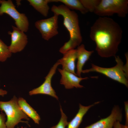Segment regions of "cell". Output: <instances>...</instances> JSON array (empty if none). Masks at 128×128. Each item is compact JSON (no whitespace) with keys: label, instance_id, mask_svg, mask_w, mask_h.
Segmentation results:
<instances>
[{"label":"cell","instance_id":"1","mask_svg":"<svg viewBox=\"0 0 128 128\" xmlns=\"http://www.w3.org/2000/svg\"><path fill=\"white\" fill-rule=\"evenodd\" d=\"M123 31L119 24L107 17H99L91 27L90 37L96 44V50L103 57L116 56Z\"/></svg>","mask_w":128,"mask_h":128},{"label":"cell","instance_id":"2","mask_svg":"<svg viewBox=\"0 0 128 128\" xmlns=\"http://www.w3.org/2000/svg\"><path fill=\"white\" fill-rule=\"evenodd\" d=\"M51 11L54 14L61 15L63 17V23L69 32L70 39L60 48L59 51L63 54L80 45L82 40L79 25L78 16L74 11L71 10L64 5H53Z\"/></svg>","mask_w":128,"mask_h":128},{"label":"cell","instance_id":"3","mask_svg":"<svg viewBox=\"0 0 128 128\" xmlns=\"http://www.w3.org/2000/svg\"><path fill=\"white\" fill-rule=\"evenodd\" d=\"M115 57L117 64L114 67L109 68L102 67L91 64V68L83 70L82 73H84L92 72H98L128 87V61L124 65L123 62L119 56H115Z\"/></svg>","mask_w":128,"mask_h":128},{"label":"cell","instance_id":"4","mask_svg":"<svg viewBox=\"0 0 128 128\" xmlns=\"http://www.w3.org/2000/svg\"><path fill=\"white\" fill-rule=\"evenodd\" d=\"M17 98L15 96L8 101H0V109L5 112L7 118L5 122L7 128H14L20 122L28 123L27 122L21 120L29 119V117L22 111L19 106Z\"/></svg>","mask_w":128,"mask_h":128},{"label":"cell","instance_id":"5","mask_svg":"<svg viewBox=\"0 0 128 128\" xmlns=\"http://www.w3.org/2000/svg\"><path fill=\"white\" fill-rule=\"evenodd\" d=\"M94 13L100 17L116 14L119 17H125L128 13V0H101Z\"/></svg>","mask_w":128,"mask_h":128},{"label":"cell","instance_id":"6","mask_svg":"<svg viewBox=\"0 0 128 128\" xmlns=\"http://www.w3.org/2000/svg\"><path fill=\"white\" fill-rule=\"evenodd\" d=\"M6 14L14 20L16 27L25 32L28 29L29 22L25 14L19 12L11 0H1L0 6V16Z\"/></svg>","mask_w":128,"mask_h":128},{"label":"cell","instance_id":"7","mask_svg":"<svg viewBox=\"0 0 128 128\" xmlns=\"http://www.w3.org/2000/svg\"><path fill=\"white\" fill-rule=\"evenodd\" d=\"M59 15L54 14L49 18L36 22L35 26L41 33L42 38L48 41L58 34V20Z\"/></svg>","mask_w":128,"mask_h":128},{"label":"cell","instance_id":"8","mask_svg":"<svg viewBox=\"0 0 128 128\" xmlns=\"http://www.w3.org/2000/svg\"><path fill=\"white\" fill-rule=\"evenodd\" d=\"M59 65L58 61L54 64L45 78V80L43 83L39 87L30 91L29 94L30 95L37 94L46 95L51 96L58 100V98L51 86V81L52 77L55 73L57 68Z\"/></svg>","mask_w":128,"mask_h":128},{"label":"cell","instance_id":"9","mask_svg":"<svg viewBox=\"0 0 128 128\" xmlns=\"http://www.w3.org/2000/svg\"><path fill=\"white\" fill-rule=\"evenodd\" d=\"M12 32L8 33L11 36V41L9 48L12 53H16L23 50L27 45L28 39L24 32L13 26Z\"/></svg>","mask_w":128,"mask_h":128},{"label":"cell","instance_id":"10","mask_svg":"<svg viewBox=\"0 0 128 128\" xmlns=\"http://www.w3.org/2000/svg\"><path fill=\"white\" fill-rule=\"evenodd\" d=\"M122 118L121 110L118 106H115L108 116L84 128H113L114 123L117 121L121 122Z\"/></svg>","mask_w":128,"mask_h":128},{"label":"cell","instance_id":"11","mask_svg":"<svg viewBox=\"0 0 128 128\" xmlns=\"http://www.w3.org/2000/svg\"><path fill=\"white\" fill-rule=\"evenodd\" d=\"M58 70L61 75L60 83L64 85L66 89H72L74 87H83V86L80 84V82L82 80L88 78L87 77L82 78L78 77L74 74L63 69H59Z\"/></svg>","mask_w":128,"mask_h":128},{"label":"cell","instance_id":"12","mask_svg":"<svg viewBox=\"0 0 128 128\" xmlns=\"http://www.w3.org/2000/svg\"><path fill=\"white\" fill-rule=\"evenodd\" d=\"M63 54L62 58L58 61L62 65V69L77 76L75 71V61L77 59L76 49L70 50Z\"/></svg>","mask_w":128,"mask_h":128},{"label":"cell","instance_id":"13","mask_svg":"<svg viewBox=\"0 0 128 128\" xmlns=\"http://www.w3.org/2000/svg\"><path fill=\"white\" fill-rule=\"evenodd\" d=\"M78 61L76 65V74L79 77H81V74L83 70L82 68L86 62L89 59L93 50L88 51L85 48L83 44L79 45L76 49Z\"/></svg>","mask_w":128,"mask_h":128},{"label":"cell","instance_id":"14","mask_svg":"<svg viewBox=\"0 0 128 128\" xmlns=\"http://www.w3.org/2000/svg\"><path fill=\"white\" fill-rule=\"evenodd\" d=\"M99 102H96L87 106L82 105L80 104L79 109L78 112L72 120L69 122L67 128H78L82 121L84 116L89 110Z\"/></svg>","mask_w":128,"mask_h":128},{"label":"cell","instance_id":"15","mask_svg":"<svg viewBox=\"0 0 128 128\" xmlns=\"http://www.w3.org/2000/svg\"><path fill=\"white\" fill-rule=\"evenodd\" d=\"M18 102L23 112L28 117L31 118L35 123L39 124L40 118L36 111L23 98H19L18 100Z\"/></svg>","mask_w":128,"mask_h":128},{"label":"cell","instance_id":"16","mask_svg":"<svg viewBox=\"0 0 128 128\" xmlns=\"http://www.w3.org/2000/svg\"><path fill=\"white\" fill-rule=\"evenodd\" d=\"M30 5L44 16H47L50 7L49 3L55 2V0H27Z\"/></svg>","mask_w":128,"mask_h":128},{"label":"cell","instance_id":"17","mask_svg":"<svg viewBox=\"0 0 128 128\" xmlns=\"http://www.w3.org/2000/svg\"><path fill=\"white\" fill-rule=\"evenodd\" d=\"M55 2L62 3L69 9L78 10L83 14H85L88 12L84 7L80 0H55Z\"/></svg>","mask_w":128,"mask_h":128},{"label":"cell","instance_id":"18","mask_svg":"<svg viewBox=\"0 0 128 128\" xmlns=\"http://www.w3.org/2000/svg\"><path fill=\"white\" fill-rule=\"evenodd\" d=\"M12 53L8 46L0 39V62H3L10 57Z\"/></svg>","mask_w":128,"mask_h":128},{"label":"cell","instance_id":"19","mask_svg":"<svg viewBox=\"0 0 128 128\" xmlns=\"http://www.w3.org/2000/svg\"><path fill=\"white\" fill-rule=\"evenodd\" d=\"M101 0H80L84 7L88 12H94Z\"/></svg>","mask_w":128,"mask_h":128},{"label":"cell","instance_id":"20","mask_svg":"<svg viewBox=\"0 0 128 128\" xmlns=\"http://www.w3.org/2000/svg\"><path fill=\"white\" fill-rule=\"evenodd\" d=\"M60 110L61 117L58 124L50 128H65L67 126L69 122L67 121V117L63 112L61 106L60 105Z\"/></svg>","mask_w":128,"mask_h":128},{"label":"cell","instance_id":"21","mask_svg":"<svg viewBox=\"0 0 128 128\" xmlns=\"http://www.w3.org/2000/svg\"><path fill=\"white\" fill-rule=\"evenodd\" d=\"M6 119L5 114L2 113H0V128H7L5 123Z\"/></svg>","mask_w":128,"mask_h":128},{"label":"cell","instance_id":"22","mask_svg":"<svg viewBox=\"0 0 128 128\" xmlns=\"http://www.w3.org/2000/svg\"><path fill=\"white\" fill-rule=\"evenodd\" d=\"M124 109L125 112V124L128 125V102L125 101L124 102Z\"/></svg>","mask_w":128,"mask_h":128},{"label":"cell","instance_id":"23","mask_svg":"<svg viewBox=\"0 0 128 128\" xmlns=\"http://www.w3.org/2000/svg\"><path fill=\"white\" fill-rule=\"evenodd\" d=\"M120 122L119 121L116 122L114 124L113 128H121Z\"/></svg>","mask_w":128,"mask_h":128},{"label":"cell","instance_id":"24","mask_svg":"<svg viewBox=\"0 0 128 128\" xmlns=\"http://www.w3.org/2000/svg\"><path fill=\"white\" fill-rule=\"evenodd\" d=\"M7 91L5 90L0 89V96H4L5 95L7 94Z\"/></svg>","mask_w":128,"mask_h":128},{"label":"cell","instance_id":"25","mask_svg":"<svg viewBox=\"0 0 128 128\" xmlns=\"http://www.w3.org/2000/svg\"><path fill=\"white\" fill-rule=\"evenodd\" d=\"M120 126L121 128H128V125H123L121 124Z\"/></svg>","mask_w":128,"mask_h":128},{"label":"cell","instance_id":"26","mask_svg":"<svg viewBox=\"0 0 128 128\" xmlns=\"http://www.w3.org/2000/svg\"><path fill=\"white\" fill-rule=\"evenodd\" d=\"M1 0H0V5L1 4Z\"/></svg>","mask_w":128,"mask_h":128},{"label":"cell","instance_id":"27","mask_svg":"<svg viewBox=\"0 0 128 128\" xmlns=\"http://www.w3.org/2000/svg\"><path fill=\"white\" fill-rule=\"evenodd\" d=\"M24 128H27L26 127H24Z\"/></svg>","mask_w":128,"mask_h":128}]
</instances>
